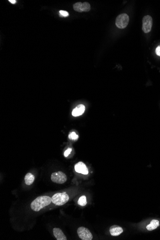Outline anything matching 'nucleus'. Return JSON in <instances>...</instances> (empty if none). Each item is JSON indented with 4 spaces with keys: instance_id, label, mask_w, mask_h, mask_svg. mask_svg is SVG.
I'll return each instance as SVG.
<instances>
[{
    "instance_id": "obj_1",
    "label": "nucleus",
    "mask_w": 160,
    "mask_h": 240,
    "mask_svg": "<svg viewBox=\"0 0 160 240\" xmlns=\"http://www.w3.org/2000/svg\"><path fill=\"white\" fill-rule=\"evenodd\" d=\"M51 202V198L49 196H40L31 203V208L34 211H39L43 207L50 204Z\"/></svg>"
},
{
    "instance_id": "obj_2",
    "label": "nucleus",
    "mask_w": 160,
    "mask_h": 240,
    "mask_svg": "<svg viewBox=\"0 0 160 240\" xmlns=\"http://www.w3.org/2000/svg\"><path fill=\"white\" fill-rule=\"evenodd\" d=\"M51 200L54 204L58 206H62L68 201L69 197L66 192L58 193L52 196Z\"/></svg>"
},
{
    "instance_id": "obj_3",
    "label": "nucleus",
    "mask_w": 160,
    "mask_h": 240,
    "mask_svg": "<svg viewBox=\"0 0 160 240\" xmlns=\"http://www.w3.org/2000/svg\"><path fill=\"white\" fill-rule=\"evenodd\" d=\"M129 15L126 13H122L117 16L116 20V25L120 29H124L127 27L129 23Z\"/></svg>"
},
{
    "instance_id": "obj_4",
    "label": "nucleus",
    "mask_w": 160,
    "mask_h": 240,
    "mask_svg": "<svg viewBox=\"0 0 160 240\" xmlns=\"http://www.w3.org/2000/svg\"><path fill=\"white\" fill-rule=\"evenodd\" d=\"M51 179L53 182L57 184H61L66 182L67 177L65 173L61 171H59L52 173Z\"/></svg>"
},
{
    "instance_id": "obj_5",
    "label": "nucleus",
    "mask_w": 160,
    "mask_h": 240,
    "mask_svg": "<svg viewBox=\"0 0 160 240\" xmlns=\"http://www.w3.org/2000/svg\"><path fill=\"white\" fill-rule=\"evenodd\" d=\"M153 26V18L150 15H146L142 19V30L145 33H148L151 31Z\"/></svg>"
},
{
    "instance_id": "obj_6",
    "label": "nucleus",
    "mask_w": 160,
    "mask_h": 240,
    "mask_svg": "<svg viewBox=\"0 0 160 240\" xmlns=\"http://www.w3.org/2000/svg\"><path fill=\"white\" fill-rule=\"evenodd\" d=\"M77 233L80 238L83 240H92L93 235L90 231L85 227H79L77 230Z\"/></svg>"
},
{
    "instance_id": "obj_7",
    "label": "nucleus",
    "mask_w": 160,
    "mask_h": 240,
    "mask_svg": "<svg viewBox=\"0 0 160 240\" xmlns=\"http://www.w3.org/2000/svg\"><path fill=\"white\" fill-rule=\"evenodd\" d=\"M73 8L74 11L80 13L89 12L91 10V6L87 2H78L73 5Z\"/></svg>"
},
{
    "instance_id": "obj_8",
    "label": "nucleus",
    "mask_w": 160,
    "mask_h": 240,
    "mask_svg": "<svg viewBox=\"0 0 160 240\" xmlns=\"http://www.w3.org/2000/svg\"><path fill=\"white\" fill-rule=\"evenodd\" d=\"M75 170L77 173H82L83 175H87L88 173L87 168L86 167L85 163L82 162H79L77 164H76Z\"/></svg>"
},
{
    "instance_id": "obj_9",
    "label": "nucleus",
    "mask_w": 160,
    "mask_h": 240,
    "mask_svg": "<svg viewBox=\"0 0 160 240\" xmlns=\"http://www.w3.org/2000/svg\"><path fill=\"white\" fill-rule=\"evenodd\" d=\"M109 232L111 235L113 236H117L121 234L123 232L122 228L117 225H113L110 227Z\"/></svg>"
},
{
    "instance_id": "obj_10",
    "label": "nucleus",
    "mask_w": 160,
    "mask_h": 240,
    "mask_svg": "<svg viewBox=\"0 0 160 240\" xmlns=\"http://www.w3.org/2000/svg\"><path fill=\"white\" fill-rule=\"evenodd\" d=\"M85 105L82 104L79 105L76 107L75 108H74V109L73 110L72 112V115L73 117H78V116H81L83 114V113L85 112Z\"/></svg>"
},
{
    "instance_id": "obj_11",
    "label": "nucleus",
    "mask_w": 160,
    "mask_h": 240,
    "mask_svg": "<svg viewBox=\"0 0 160 240\" xmlns=\"http://www.w3.org/2000/svg\"><path fill=\"white\" fill-rule=\"evenodd\" d=\"M53 234L55 238H56L57 240H67V238L66 237V236L64 235L62 230H61V229L54 228L53 230Z\"/></svg>"
},
{
    "instance_id": "obj_12",
    "label": "nucleus",
    "mask_w": 160,
    "mask_h": 240,
    "mask_svg": "<svg viewBox=\"0 0 160 240\" xmlns=\"http://www.w3.org/2000/svg\"><path fill=\"white\" fill-rule=\"evenodd\" d=\"M160 226V222L157 219H153L150 223L146 226V229L149 231L155 230Z\"/></svg>"
},
{
    "instance_id": "obj_13",
    "label": "nucleus",
    "mask_w": 160,
    "mask_h": 240,
    "mask_svg": "<svg viewBox=\"0 0 160 240\" xmlns=\"http://www.w3.org/2000/svg\"><path fill=\"white\" fill-rule=\"evenodd\" d=\"M35 180L34 175L31 173H27L25 177V181L27 185H31L33 184Z\"/></svg>"
},
{
    "instance_id": "obj_14",
    "label": "nucleus",
    "mask_w": 160,
    "mask_h": 240,
    "mask_svg": "<svg viewBox=\"0 0 160 240\" xmlns=\"http://www.w3.org/2000/svg\"><path fill=\"white\" fill-rule=\"evenodd\" d=\"M78 204L80 206H85L87 204V201H86V197L85 196H83L80 197L79 199Z\"/></svg>"
},
{
    "instance_id": "obj_15",
    "label": "nucleus",
    "mask_w": 160,
    "mask_h": 240,
    "mask_svg": "<svg viewBox=\"0 0 160 240\" xmlns=\"http://www.w3.org/2000/svg\"><path fill=\"white\" fill-rule=\"evenodd\" d=\"M69 138L72 140H77L78 139V135L75 132H72L69 135Z\"/></svg>"
},
{
    "instance_id": "obj_16",
    "label": "nucleus",
    "mask_w": 160,
    "mask_h": 240,
    "mask_svg": "<svg viewBox=\"0 0 160 240\" xmlns=\"http://www.w3.org/2000/svg\"><path fill=\"white\" fill-rule=\"evenodd\" d=\"M68 12L66 11L61 10L59 11V16L61 17H68Z\"/></svg>"
},
{
    "instance_id": "obj_17",
    "label": "nucleus",
    "mask_w": 160,
    "mask_h": 240,
    "mask_svg": "<svg viewBox=\"0 0 160 240\" xmlns=\"http://www.w3.org/2000/svg\"><path fill=\"white\" fill-rule=\"evenodd\" d=\"M71 151H72V149L71 148H68L65 151V153H64V155L65 157H67V156H68L71 153Z\"/></svg>"
},
{
    "instance_id": "obj_18",
    "label": "nucleus",
    "mask_w": 160,
    "mask_h": 240,
    "mask_svg": "<svg viewBox=\"0 0 160 240\" xmlns=\"http://www.w3.org/2000/svg\"><path fill=\"white\" fill-rule=\"evenodd\" d=\"M155 53L157 55L160 57V45L156 47L155 49Z\"/></svg>"
},
{
    "instance_id": "obj_19",
    "label": "nucleus",
    "mask_w": 160,
    "mask_h": 240,
    "mask_svg": "<svg viewBox=\"0 0 160 240\" xmlns=\"http://www.w3.org/2000/svg\"><path fill=\"white\" fill-rule=\"evenodd\" d=\"M9 2H10L11 3H12V4H15V3H16L17 1L15 0H9Z\"/></svg>"
}]
</instances>
